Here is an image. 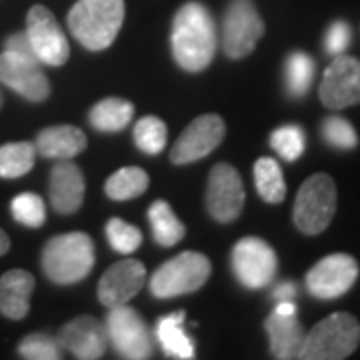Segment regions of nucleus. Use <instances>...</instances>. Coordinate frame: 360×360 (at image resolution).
I'll return each mask as SVG.
<instances>
[{
	"label": "nucleus",
	"instance_id": "6",
	"mask_svg": "<svg viewBox=\"0 0 360 360\" xmlns=\"http://www.w3.org/2000/svg\"><path fill=\"white\" fill-rule=\"evenodd\" d=\"M212 264L202 252H180L165 262L150 278V292L156 298H176L198 290L208 281Z\"/></svg>",
	"mask_w": 360,
	"mask_h": 360
},
{
	"label": "nucleus",
	"instance_id": "17",
	"mask_svg": "<svg viewBox=\"0 0 360 360\" xmlns=\"http://www.w3.org/2000/svg\"><path fill=\"white\" fill-rule=\"evenodd\" d=\"M60 347L80 360L103 359L106 352V326L94 316H78L66 322L58 333Z\"/></svg>",
	"mask_w": 360,
	"mask_h": 360
},
{
	"label": "nucleus",
	"instance_id": "34",
	"mask_svg": "<svg viewBox=\"0 0 360 360\" xmlns=\"http://www.w3.org/2000/svg\"><path fill=\"white\" fill-rule=\"evenodd\" d=\"M322 136L336 148H354L359 144V136L352 124L340 116H328L322 122Z\"/></svg>",
	"mask_w": 360,
	"mask_h": 360
},
{
	"label": "nucleus",
	"instance_id": "7",
	"mask_svg": "<svg viewBox=\"0 0 360 360\" xmlns=\"http://www.w3.org/2000/svg\"><path fill=\"white\" fill-rule=\"evenodd\" d=\"M264 34V22L252 0H232L222 22V49L232 60H240L257 49Z\"/></svg>",
	"mask_w": 360,
	"mask_h": 360
},
{
	"label": "nucleus",
	"instance_id": "12",
	"mask_svg": "<svg viewBox=\"0 0 360 360\" xmlns=\"http://www.w3.org/2000/svg\"><path fill=\"white\" fill-rule=\"evenodd\" d=\"M359 278V262L350 255H328L307 274V288L319 300H333L347 295Z\"/></svg>",
	"mask_w": 360,
	"mask_h": 360
},
{
	"label": "nucleus",
	"instance_id": "36",
	"mask_svg": "<svg viewBox=\"0 0 360 360\" xmlns=\"http://www.w3.org/2000/svg\"><path fill=\"white\" fill-rule=\"evenodd\" d=\"M4 51L14 52V54H18V56H25V58H34V60H39V56H37V52L32 49V44H30L26 32H16L13 37H8L6 42H4Z\"/></svg>",
	"mask_w": 360,
	"mask_h": 360
},
{
	"label": "nucleus",
	"instance_id": "24",
	"mask_svg": "<svg viewBox=\"0 0 360 360\" xmlns=\"http://www.w3.org/2000/svg\"><path fill=\"white\" fill-rule=\"evenodd\" d=\"M255 184H257L258 196L269 205H281L286 198L283 168L274 158L269 156L258 158L255 165Z\"/></svg>",
	"mask_w": 360,
	"mask_h": 360
},
{
	"label": "nucleus",
	"instance_id": "25",
	"mask_svg": "<svg viewBox=\"0 0 360 360\" xmlns=\"http://www.w3.org/2000/svg\"><path fill=\"white\" fill-rule=\"evenodd\" d=\"M148 220L155 234V240L160 246H174L184 238L186 229L174 214L172 206L165 200H156L148 208Z\"/></svg>",
	"mask_w": 360,
	"mask_h": 360
},
{
	"label": "nucleus",
	"instance_id": "15",
	"mask_svg": "<svg viewBox=\"0 0 360 360\" xmlns=\"http://www.w3.org/2000/svg\"><path fill=\"white\" fill-rule=\"evenodd\" d=\"M0 82L30 103H42L51 96V82L40 68V60L14 52L4 51L0 54Z\"/></svg>",
	"mask_w": 360,
	"mask_h": 360
},
{
	"label": "nucleus",
	"instance_id": "27",
	"mask_svg": "<svg viewBox=\"0 0 360 360\" xmlns=\"http://www.w3.org/2000/svg\"><path fill=\"white\" fill-rule=\"evenodd\" d=\"M37 160L32 142H6L0 146V179H18L30 172Z\"/></svg>",
	"mask_w": 360,
	"mask_h": 360
},
{
	"label": "nucleus",
	"instance_id": "20",
	"mask_svg": "<svg viewBox=\"0 0 360 360\" xmlns=\"http://www.w3.org/2000/svg\"><path fill=\"white\" fill-rule=\"evenodd\" d=\"M34 146L37 153L44 158H75L86 148V134L72 124L46 127L39 132Z\"/></svg>",
	"mask_w": 360,
	"mask_h": 360
},
{
	"label": "nucleus",
	"instance_id": "31",
	"mask_svg": "<svg viewBox=\"0 0 360 360\" xmlns=\"http://www.w3.org/2000/svg\"><path fill=\"white\" fill-rule=\"evenodd\" d=\"M106 238L110 246L120 255H132L142 245V232L129 222L120 219H110L106 224Z\"/></svg>",
	"mask_w": 360,
	"mask_h": 360
},
{
	"label": "nucleus",
	"instance_id": "23",
	"mask_svg": "<svg viewBox=\"0 0 360 360\" xmlns=\"http://www.w3.org/2000/svg\"><path fill=\"white\" fill-rule=\"evenodd\" d=\"M132 116H134V104L124 98L110 96V98H104L92 106V110L89 112V120L96 130L118 132V130L129 127Z\"/></svg>",
	"mask_w": 360,
	"mask_h": 360
},
{
	"label": "nucleus",
	"instance_id": "2",
	"mask_svg": "<svg viewBox=\"0 0 360 360\" xmlns=\"http://www.w3.org/2000/svg\"><path fill=\"white\" fill-rule=\"evenodd\" d=\"M72 37L89 51H104L124 22V0H78L68 13Z\"/></svg>",
	"mask_w": 360,
	"mask_h": 360
},
{
	"label": "nucleus",
	"instance_id": "8",
	"mask_svg": "<svg viewBox=\"0 0 360 360\" xmlns=\"http://www.w3.org/2000/svg\"><path fill=\"white\" fill-rule=\"evenodd\" d=\"M232 270L245 288L258 290L269 286L278 270V258L269 243L257 236L240 238L232 248Z\"/></svg>",
	"mask_w": 360,
	"mask_h": 360
},
{
	"label": "nucleus",
	"instance_id": "40",
	"mask_svg": "<svg viewBox=\"0 0 360 360\" xmlns=\"http://www.w3.org/2000/svg\"><path fill=\"white\" fill-rule=\"evenodd\" d=\"M0 106H2V94H0Z\"/></svg>",
	"mask_w": 360,
	"mask_h": 360
},
{
	"label": "nucleus",
	"instance_id": "10",
	"mask_svg": "<svg viewBox=\"0 0 360 360\" xmlns=\"http://www.w3.org/2000/svg\"><path fill=\"white\" fill-rule=\"evenodd\" d=\"M26 34H28V40L42 65H66V60L70 56L68 40H66V34L63 32L58 20L54 18V14L46 6L37 4L28 11Z\"/></svg>",
	"mask_w": 360,
	"mask_h": 360
},
{
	"label": "nucleus",
	"instance_id": "11",
	"mask_svg": "<svg viewBox=\"0 0 360 360\" xmlns=\"http://www.w3.org/2000/svg\"><path fill=\"white\" fill-rule=\"evenodd\" d=\"M206 208L219 222H232L245 208V184L238 170L226 162L212 167L206 188Z\"/></svg>",
	"mask_w": 360,
	"mask_h": 360
},
{
	"label": "nucleus",
	"instance_id": "26",
	"mask_svg": "<svg viewBox=\"0 0 360 360\" xmlns=\"http://www.w3.org/2000/svg\"><path fill=\"white\" fill-rule=\"evenodd\" d=\"M146 188H148V174H146V170L139 167H127L116 170L115 174L108 176L106 184H104V193L112 200L136 198V196L146 193Z\"/></svg>",
	"mask_w": 360,
	"mask_h": 360
},
{
	"label": "nucleus",
	"instance_id": "19",
	"mask_svg": "<svg viewBox=\"0 0 360 360\" xmlns=\"http://www.w3.org/2000/svg\"><path fill=\"white\" fill-rule=\"evenodd\" d=\"M34 276L22 269L8 270L0 278V312L11 321H22L30 310Z\"/></svg>",
	"mask_w": 360,
	"mask_h": 360
},
{
	"label": "nucleus",
	"instance_id": "35",
	"mask_svg": "<svg viewBox=\"0 0 360 360\" xmlns=\"http://www.w3.org/2000/svg\"><path fill=\"white\" fill-rule=\"evenodd\" d=\"M348 42H350V26L347 22L338 20L328 28V34H326V52L328 54H333V56L345 54Z\"/></svg>",
	"mask_w": 360,
	"mask_h": 360
},
{
	"label": "nucleus",
	"instance_id": "28",
	"mask_svg": "<svg viewBox=\"0 0 360 360\" xmlns=\"http://www.w3.org/2000/svg\"><path fill=\"white\" fill-rule=\"evenodd\" d=\"M286 90L292 96H304L314 80V60L307 52H292L284 66Z\"/></svg>",
	"mask_w": 360,
	"mask_h": 360
},
{
	"label": "nucleus",
	"instance_id": "1",
	"mask_svg": "<svg viewBox=\"0 0 360 360\" xmlns=\"http://www.w3.org/2000/svg\"><path fill=\"white\" fill-rule=\"evenodd\" d=\"M176 65L188 72H200L217 54V26L205 4L186 2L180 8L170 34Z\"/></svg>",
	"mask_w": 360,
	"mask_h": 360
},
{
	"label": "nucleus",
	"instance_id": "22",
	"mask_svg": "<svg viewBox=\"0 0 360 360\" xmlns=\"http://www.w3.org/2000/svg\"><path fill=\"white\" fill-rule=\"evenodd\" d=\"M184 319L186 312L179 310L174 314L162 316L156 324V338L165 352L174 359H194V345L191 336L184 333Z\"/></svg>",
	"mask_w": 360,
	"mask_h": 360
},
{
	"label": "nucleus",
	"instance_id": "18",
	"mask_svg": "<svg viewBox=\"0 0 360 360\" xmlns=\"http://www.w3.org/2000/svg\"><path fill=\"white\" fill-rule=\"evenodd\" d=\"M84 174L82 170L65 158L56 162L51 170V182H49V194L51 205L60 214H72L84 202Z\"/></svg>",
	"mask_w": 360,
	"mask_h": 360
},
{
	"label": "nucleus",
	"instance_id": "32",
	"mask_svg": "<svg viewBox=\"0 0 360 360\" xmlns=\"http://www.w3.org/2000/svg\"><path fill=\"white\" fill-rule=\"evenodd\" d=\"M270 146L284 160H296L304 153V132L300 127H281L270 134Z\"/></svg>",
	"mask_w": 360,
	"mask_h": 360
},
{
	"label": "nucleus",
	"instance_id": "29",
	"mask_svg": "<svg viewBox=\"0 0 360 360\" xmlns=\"http://www.w3.org/2000/svg\"><path fill=\"white\" fill-rule=\"evenodd\" d=\"M134 142L146 155H158L167 146V124L156 116H144L134 127Z\"/></svg>",
	"mask_w": 360,
	"mask_h": 360
},
{
	"label": "nucleus",
	"instance_id": "30",
	"mask_svg": "<svg viewBox=\"0 0 360 360\" xmlns=\"http://www.w3.org/2000/svg\"><path fill=\"white\" fill-rule=\"evenodd\" d=\"M11 210H13V217L16 222L30 226V229H39L46 220L44 200L34 193H22L14 196L13 202H11Z\"/></svg>",
	"mask_w": 360,
	"mask_h": 360
},
{
	"label": "nucleus",
	"instance_id": "13",
	"mask_svg": "<svg viewBox=\"0 0 360 360\" xmlns=\"http://www.w3.org/2000/svg\"><path fill=\"white\" fill-rule=\"evenodd\" d=\"M321 103L330 110H342L360 104V60L348 54H338L324 70Z\"/></svg>",
	"mask_w": 360,
	"mask_h": 360
},
{
	"label": "nucleus",
	"instance_id": "14",
	"mask_svg": "<svg viewBox=\"0 0 360 360\" xmlns=\"http://www.w3.org/2000/svg\"><path fill=\"white\" fill-rule=\"evenodd\" d=\"M224 120L219 115H202L194 118L174 142L170 160L174 165H191L208 156L224 139Z\"/></svg>",
	"mask_w": 360,
	"mask_h": 360
},
{
	"label": "nucleus",
	"instance_id": "9",
	"mask_svg": "<svg viewBox=\"0 0 360 360\" xmlns=\"http://www.w3.org/2000/svg\"><path fill=\"white\" fill-rule=\"evenodd\" d=\"M106 335L122 359L146 360L153 356V336L142 316L127 304L112 307L106 319Z\"/></svg>",
	"mask_w": 360,
	"mask_h": 360
},
{
	"label": "nucleus",
	"instance_id": "39",
	"mask_svg": "<svg viewBox=\"0 0 360 360\" xmlns=\"http://www.w3.org/2000/svg\"><path fill=\"white\" fill-rule=\"evenodd\" d=\"M8 248H11V238L6 236V232L0 229V257H2V255H6V252H8Z\"/></svg>",
	"mask_w": 360,
	"mask_h": 360
},
{
	"label": "nucleus",
	"instance_id": "21",
	"mask_svg": "<svg viewBox=\"0 0 360 360\" xmlns=\"http://www.w3.org/2000/svg\"><path fill=\"white\" fill-rule=\"evenodd\" d=\"M264 328L269 333L270 352L274 359H298L304 330L300 322L296 321V314H281L274 310L264 322Z\"/></svg>",
	"mask_w": 360,
	"mask_h": 360
},
{
	"label": "nucleus",
	"instance_id": "4",
	"mask_svg": "<svg viewBox=\"0 0 360 360\" xmlns=\"http://www.w3.org/2000/svg\"><path fill=\"white\" fill-rule=\"evenodd\" d=\"M360 345V322L348 312H335L304 335L298 359L342 360Z\"/></svg>",
	"mask_w": 360,
	"mask_h": 360
},
{
	"label": "nucleus",
	"instance_id": "3",
	"mask_svg": "<svg viewBox=\"0 0 360 360\" xmlns=\"http://www.w3.org/2000/svg\"><path fill=\"white\" fill-rule=\"evenodd\" d=\"M94 266V243L84 232L52 236L42 250V270L54 284H77Z\"/></svg>",
	"mask_w": 360,
	"mask_h": 360
},
{
	"label": "nucleus",
	"instance_id": "37",
	"mask_svg": "<svg viewBox=\"0 0 360 360\" xmlns=\"http://www.w3.org/2000/svg\"><path fill=\"white\" fill-rule=\"evenodd\" d=\"M296 292H298V286L295 283H283L274 288L272 296H274V300H292Z\"/></svg>",
	"mask_w": 360,
	"mask_h": 360
},
{
	"label": "nucleus",
	"instance_id": "16",
	"mask_svg": "<svg viewBox=\"0 0 360 360\" xmlns=\"http://www.w3.org/2000/svg\"><path fill=\"white\" fill-rule=\"evenodd\" d=\"M144 281H146V269L141 260L134 258L120 260L103 274L98 283V300L108 309L127 304L130 298L141 292Z\"/></svg>",
	"mask_w": 360,
	"mask_h": 360
},
{
	"label": "nucleus",
	"instance_id": "5",
	"mask_svg": "<svg viewBox=\"0 0 360 360\" xmlns=\"http://www.w3.org/2000/svg\"><path fill=\"white\" fill-rule=\"evenodd\" d=\"M336 212V184L328 174L319 172L304 180L296 194L292 220L296 229L307 234L316 236L328 229Z\"/></svg>",
	"mask_w": 360,
	"mask_h": 360
},
{
	"label": "nucleus",
	"instance_id": "38",
	"mask_svg": "<svg viewBox=\"0 0 360 360\" xmlns=\"http://www.w3.org/2000/svg\"><path fill=\"white\" fill-rule=\"evenodd\" d=\"M276 312H281V314H296V304L292 300H278V304H276Z\"/></svg>",
	"mask_w": 360,
	"mask_h": 360
},
{
	"label": "nucleus",
	"instance_id": "33",
	"mask_svg": "<svg viewBox=\"0 0 360 360\" xmlns=\"http://www.w3.org/2000/svg\"><path fill=\"white\" fill-rule=\"evenodd\" d=\"M60 342L58 338L49 335H28L18 345V354L22 359L28 360H58L63 359V352H60Z\"/></svg>",
	"mask_w": 360,
	"mask_h": 360
}]
</instances>
